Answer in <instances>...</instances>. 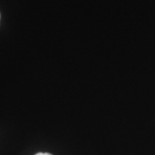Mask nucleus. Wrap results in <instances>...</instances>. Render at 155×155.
<instances>
[{"mask_svg":"<svg viewBox=\"0 0 155 155\" xmlns=\"http://www.w3.org/2000/svg\"><path fill=\"white\" fill-rule=\"evenodd\" d=\"M35 155H52V154H50V153H42V152H40V153H38V154H36Z\"/></svg>","mask_w":155,"mask_h":155,"instance_id":"1","label":"nucleus"}]
</instances>
